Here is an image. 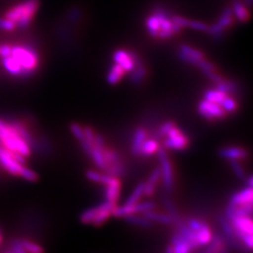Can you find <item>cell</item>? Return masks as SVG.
<instances>
[{"label":"cell","mask_w":253,"mask_h":253,"mask_svg":"<svg viewBox=\"0 0 253 253\" xmlns=\"http://www.w3.org/2000/svg\"><path fill=\"white\" fill-rule=\"evenodd\" d=\"M0 144L25 163V159L31 153L32 137L18 121L7 122L0 119Z\"/></svg>","instance_id":"cell-1"},{"label":"cell","mask_w":253,"mask_h":253,"mask_svg":"<svg viewBox=\"0 0 253 253\" xmlns=\"http://www.w3.org/2000/svg\"><path fill=\"white\" fill-rule=\"evenodd\" d=\"M188 22L179 16L171 17L163 11H157L147 19L146 27L151 36L164 40L179 33L183 27L188 26Z\"/></svg>","instance_id":"cell-2"},{"label":"cell","mask_w":253,"mask_h":253,"mask_svg":"<svg viewBox=\"0 0 253 253\" xmlns=\"http://www.w3.org/2000/svg\"><path fill=\"white\" fill-rule=\"evenodd\" d=\"M39 7V0H25L9 8L3 17L15 24L17 28H27L35 18Z\"/></svg>","instance_id":"cell-3"},{"label":"cell","mask_w":253,"mask_h":253,"mask_svg":"<svg viewBox=\"0 0 253 253\" xmlns=\"http://www.w3.org/2000/svg\"><path fill=\"white\" fill-rule=\"evenodd\" d=\"M9 54L21 65L24 76H28L29 74L36 72L37 68L39 67L40 57L33 48L28 46L12 45Z\"/></svg>","instance_id":"cell-4"},{"label":"cell","mask_w":253,"mask_h":253,"mask_svg":"<svg viewBox=\"0 0 253 253\" xmlns=\"http://www.w3.org/2000/svg\"><path fill=\"white\" fill-rule=\"evenodd\" d=\"M228 220L231 222L235 236L242 240L246 247L252 251L253 248V223L251 216H235Z\"/></svg>","instance_id":"cell-5"},{"label":"cell","mask_w":253,"mask_h":253,"mask_svg":"<svg viewBox=\"0 0 253 253\" xmlns=\"http://www.w3.org/2000/svg\"><path fill=\"white\" fill-rule=\"evenodd\" d=\"M103 157H104V167L102 171L106 172V174L116 176V177L124 174L125 166L118 152L104 147Z\"/></svg>","instance_id":"cell-6"},{"label":"cell","mask_w":253,"mask_h":253,"mask_svg":"<svg viewBox=\"0 0 253 253\" xmlns=\"http://www.w3.org/2000/svg\"><path fill=\"white\" fill-rule=\"evenodd\" d=\"M156 208V205L151 201L143 202V203H136L133 205H124L122 207H116L114 208L112 215L116 217H125L131 214L136 213H144L148 210H153Z\"/></svg>","instance_id":"cell-7"},{"label":"cell","mask_w":253,"mask_h":253,"mask_svg":"<svg viewBox=\"0 0 253 253\" xmlns=\"http://www.w3.org/2000/svg\"><path fill=\"white\" fill-rule=\"evenodd\" d=\"M157 152L161 163V176H163L164 188L167 191H171L173 185L172 164L164 148H159Z\"/></svg>","instance_id":"cell-8"},{"label":"cell","mask_w":253,"mask_h":253,"mask_svg":"<svg viewBox=\"0 0 253 253\" xmlns=\"http://www.w3.org/2000/svg\"><path fill=\"white\" fill-rule=\"evenodd\" d=\"M164 146L172 150H183L189 145V139L179 128L173 126L166 134Z\"/></svg>","instance_id":"cell-9"},{"label":"cell","mask_w":253,"mask_h":253,"mask_svg":"<svg viewBox=\"0 0 253 253\" xmlns=\"http://www.w3.org/2000/svg\"><path fill=\"white\" fill-rule=\"evenodd\" d=\"M198 111L202 117L207 118L208 120L222 118L225 116V111L219 104L207 100L200 101Z\"/></svg>","instance_id":"cell-10"},{"label":"cell","mask_w":253,"mask_h":253,"mask_svg":"<svg viewBox=\"0 0 253 253\" xmlns=\"http://www.w3.org/2000/svg\"><path fill=\"white\" fill-rule=\"evenodd\" d=\"M113 57L115 63L118 64L125 72L128 73L133 70L136 62L139 60L138 55L134 52L125 50H117Z\"/></svg>","instance_id":"cell-11"},{"label":"cell","mask_w":253,"mask_h":253,"mask_svg":"<svg viewBox=\"0 0 253 253\" xmlns=\"http://www.w3.org/2000/svg\"><path fill=\"white\" fill-rule=\"evenodd\" d=\"M116 207H117L116 203L110 202L107 200L104 203H101L100 205L98 206V212L94 217V219L92 220L91 224H93L94 226L96 227L102 225L108 219L109 217H111L112 212Z\"/></svg>","instance_id":"cell-12"},{"label":"cell","mask_w":253,"mask_h":253,"mask_svg":"<svg viewBox=\"0 0 253 253\" xmlns=\"http://www.w3.org/2000/svg\"><path fill=\"white\" fill-rule=\"evenodd\" d=\"M179 57L181 60L187 62V63L191 64V65H196L204 58V54L202 52L198 50L192 48L189 45H182L180 47V52H179Z\"/></svg>","instance_id":"cell-13"},{"label":"cell","mask_w":253,"mask_h":253,"mask_svg":"<svg viewBox=\"0 0 253 253\" xmlns=\"http://www.w3.org/2000/svg\"><path fill=\"white\" fill-rule=\"evenodd\" d=\"M218 155L220 158L226 159V160H241L245 159L248 156V152L243 149L242 147L238 146H228V147H223L218 151Z\"/></svg>","instance_id":"cell-14"},{"label":"cell","mask_w":253,"mask_h":253,"mask_svg":"<svg viewBox=\"0 0 253 253\" xmlns=\"http://www.w3.org/2000/svg\"><path fill=\"white\" fill-rule=\"evenodd\" d=\"M253 188L248 187L240 191L235 192L230 199V204L234 206H242L247 204H253Z\"/></svg>","instance_id":"cell-15"},{"label":"cell","mask_w":253,"mask_h":253,"mask_svg":"<svg viewBox=\"0 0 253 253\" xmlns=\"http://www.w3.org/2000/svg\"><path fill=\"white\" fill-rule=\"evenodd\" d=\"M105 198L107 201L117 203L120 190V182L116 176H111L108 182L105 184Z\"/></svg>","instance_id":"cell-16"},{"label":"cell","mask_w":253,"mask_h":253,"mask_svg":"<svg viewBox=\"0 0 253 253\" xmlns=\"http://www.w3.org/2000/svg\"><path fill=\"white\" fill-rule=\"evenodd\" d=\"M2 64H3L6 72L9 74L14 75V76H24L21 65L10 54H9L8 56L2 57Z\"/></svg>","instance_id":"cell-17"},{"label":"cell","mask_w":253,"mask_h":253,"mask_svg":"<svg viewBox=\"0 0 253 253\" xmlns=\"http://www.w3.org/2000/svg\"><path fill=\"white\" fill-rule=\"evenodd\" d=\"M14 250L13 252H21V253H26V252H29V253H42L43 249L40 246V245L36 244L34 242H31L29 240H21V241H17L14 244Z\"/></svg>","instance_id":"cell-18"},{"label":"cell","mask_w":253,"mask_h":253,"mask_svg":"<svg viewBox=\"0 0 253 253\" xmlns=\"http://www.w3.org/2000/svg\"><path fill=\"white\" fill-rule=\"evenodd\" d=\"M172 246L174 253H189L193 251L192 247L178 233L172 238Z\"/></svg>","instance_id":"cell-19"},{"label":"cell","mask_w":253,"mask_h":253,"mask_svg":"<svg viewBox=\"0 0 253 253\" xmlns=\"http://www.w3.org/2000/svg\"><path fill=\"white\" fill-rule=\"evenodd\" d=\"M160 178H161V169L156 168L153 172H151L150 176L148 177V180L145 183L144 194L145 196L149 197V196L153 195L155 190H156V185Z\"/></svg>","instance_id":"cell-20"},{"label":"cell","mask_w":253,"mask_h":253,"mask_svg":"<svg viewBox=\"0 0 253 253\" xmlns=\"http://www.w3.org/2000/svg\"><path fill=\"white\" fill-rule=\"evenodd\" d=\"M177 233H178L186 241H188V242L190 243V246L192 247L193 250L200 247L199 244H198V241H197V235H196V233H195L193 230H191L188 225H183V224H181L180 223V224H179V230H178Z\"/></svg>","instance_id":"cell-21"},{"label":"cell","mask_w":253,"mask_h":253,"mask_svg":"<svg viewBox=\"0 0 253 253\" xmlns=\"http://www.w3.org/2000/svg\"><path fill=\"white\" fill-rule=\"evenodd\" d=\"M145 139H146V131L145 129L143 127L136 128L133 140H132V145H131V152L134 156L140 155L141 146L145 142Z\"/></svg>","instance_id":"cell-22"},{"label":"cell","mask_w":253,"mask_h":253,"mask_svg":"<svg viewBox=\"0 0 253 253\" xmlns=\"http://www.w3.org/2000/svg\"><path fill=\"white\" fill-rule=\"evenodd\" d=\"M146 76V70L144 65L141 63V60L139 59L135 63L133 70L130 72V82L133 84H140Z\"/></svg>","instance_id":"cell-23"},{"label":"cell","mask_w":253,"mask_h":253,"mask_svg":"<svg viewBox=\"0 0 253 253\" xmlns=\"http://www.w3.org/2000/svg\"><path fill=\"white\" fill-rule=\"evenodd\" d=\"M207 246L206 252L207 253H221V252H228V250L224 249V243L223 238L219 235L216 236H212L211 240Z\"/></svg>","instance_id":"cell-24"},{"label":"cell","mask_w":253,"mask_h":253,"mask_svg":"<svg viewBox=\"0 0 253 253\" xmlns=\"http://www.w3.org/2000/svg\"><path fill=\"white\" fill-rule=\"evenodd\" d=\"M197 235V241L199 246H206L209 243V241L212 238V233L210 228L208 227V224H206L205 222L202 223V225L199 229L195 232Z\"/></svg>","instance_id":"cell-25"},{"label":"cell","mask_w":253,"mask_h":253,"mask_svg":"<svg viewBox=\"0 0 253 253\" xmlns=\"http://www.w3.org/2000/svg\"><path fill=\"white\" fill-rule=\"evenodd\" d=\"M125 73V71L118 65L115 63L110 69L107 74V82L109 84H117L121 80Z\"/></svg>","instance_id":"cell-26"},{"label":"cell","mask_w":253,"mask_h":253,"mask_svg":"<svg viewBox=\"0 0 253 253\" xmlns=\"http://www.w3.org/2000/svg\"><path fill=\"white\" fill-rule=\"evenodd\" d=\"M103 149L94 144L93 146L91 147L90 150H89V154H88V156H90L91 159L93 160L94 163L97 165L98 168H100V170H102L103 167H104Z\"/></svg>","instance_id":"cell-27"},{"label":"cell","mask_w":253,"mask_h":253,"mask_svg":"<svg viewBox=\"0 0 253 253\" xmlns=\"http://www.w3.org/2000/svg\"><path fill=\"white\" fill-rule=\"evenodd\" d=\"M144 216L147 217L151 221H157V222L163 223V224H170L172 222V218L169 215H165L163 213H158V212H155L153 210L145 211V212H144Z\"/></svg>","instance_id":"cell-28"},{"label":"cell","mask_w":253,"mask_h":253,"mask_svg":"<svg viewBox=\"0 0 253 253\" xmlns=\"http://www.w3.org/2000/svg\"><path fill=\"white\" fill-rule=\"evenodd\" d=\"M159 148H160L159 143L156 140H153V139L146 140L145 139V142L143 143V145L141 146L140 155H142L144 157L151 156V155L156 153L159 150Z\"/></svg>","instance_id":"cell-29"},{"label":"cell","mask_w":253,"mask_h":253,"mask_svg":"<svg viewBox=\"0 0 253 253\" xmlns=\"http://www.w3.org/2000/svg\"><path fill=\"white\" fill-rule=\"evenodd\" d=\"M126 222L132 225L140 227H149L151 226V220H149L147 217H140V216H134V214L128 215L125 217Z\"/></svg>","instance_id":"cell-30"},{"label":"cell","mask_w":253,"mask_h":253,"mask_svg":"<svg viewBox=\"0 0 253 253\" xmlns=\"http://www.w3.org/2000/svg\"><path fill=\"white\" fill-rule=\"evenodd\" d=\"M227 94L221 91L214 89V90H208L205 93V100L212 101L214 103L221 104V102L225 99Z\"/></svg>","instance_id":"cell-31"},{"label":"cell","mask_w":253,"mask_h":253,"mask_svg":"<svg viewBox=\"0 0 253 253\" xmlns=\"http://www.w3.org/2000/svg\"><path fill=\"white\" fill-rule=\"evenodd\" d=\"M144 187H145V182L139 183L136 186L134 190L132 191V193L126 199L125 205H133V204H136L139 201V199L142 197V195L144 194Z\"/></svg>","instance_id":"cell-32"},{"label":"cell","mask_w":253,"mask_h":253,"mask_svg":"<svg viewBox=\"0 0 253 253\" xmlns=\"http://www.w3.org/2000/svg\"><path fill=\"white\" fill-rule=\"evenodd\" d=\"M217 89L228 95L230 93H235V91L237 90V84L235 82L222 80L219 83H217Z\"/></svg>","instance_id":"cell-33"},{"label":"cell","mask_w":253,"mask_h":253,"mask_svg":"<svg viewBox=\"0 0 253 253\" xmlns=\"http://www.w3.org/2000/svg\"><path fill=\"white\" fill-rule=\"evenodd\" d=\"M85 174L89 180L97 182V183H101L104 185L108 182L111 177V175H109V174H102V173L95 172V171H87Z\"/></svg>","instance_id":"cell-34"},{"label":"cell","mask_w":253,"mask_h":253,"mask_svg":"<svg viewBox=\"0 0 253 253\" xmlns=\"http://www.w3.org/2000/svg\"><path fill=\"white\" fill-rule=\"evenodd\" d=\"M97 212H98V206L84 211L80 216V221L83 224H90L96 216Z\"/></svg>","instance_id":"cell-35"},{"label":"cell","mask_w":253,"mask_h":253,"mask_svg":"<svg viewBox=\"0 0 253 253\" xmlns=\"http://www.w3.org/2000/svg\"><path fill=\"white\" fill-rule=\"evenodd\" d=\"M163 203H164V205H165V208H167V210H168V212H169V216L171 217L172 218V221H174V222H176L177 224L179 223L180 224V220H179V217H178V215H177V211H176V209L175 208L173 207V205H172V203L169 201L168 199L163 200Z\"/></svg>","instance_id":"cell-36"},{"label":"cell","mask_w":253,"mask_h":253,"mask_svg":"<svg viewBox=\"0 0 253 253\" xmlns=\"http://www.w3.org/2000/svg\"><path fill=\"white\" fill-rule=\"evenodd\" d=\"M70 128H71V131H72L73 136H74L80 143L84 140V128H83L79 124H77V123H72Z\"/></svg>","instance_id":"cell-37"},{"label":"cell","mask_w":253,"mask_h":253,"mask_svg":"<svg viewBox=\"0 0 253 253\" xmlns=\"http://www.w3.org/2000/svg\"><path fill=\"white\" fill-rule=\"evenodd\" d=\"M235 13L236 16L240 21H246L249 19V11L246 9V7L241 5L240 3H235Z\"/></svg>","instance_id":"cell-38"},{"label":"cell","mask_w":253,"mask_h":253,"mask_svg":"<svg viewBox=\"0 0 253 253\" xmlns=\"http://www.w3.org/2000/svg\"><path fill=\"white\" fill-rule=\"evenodd\" d=\"M220 106L223 108L225 112H229V113L235 112V110H236V107H237L235 100L233 98H231V97H228V95L225 97V99L223 100V101L221 102Z\"/></svg>","instance_id":"cell-39"},{"label":"cell","mask_w":253,"mask_h":253,"mask_svg":"<svg viewBox=\"0 0 253 253\" xmlns=\"http://www.w3.org/2000/svg\"><path fill=\"white\" fill-rule=\"evenodd\" d=\"M230 165H231L232 169L234 170L235 175H236L239 179H244V170H243L242 166L238 163V162H237V161H235V160H231V161H230Z\"/></svg>","instance_id":"cell-40"},{"label":"cell","mask_w":253,"mask_h":253,"mask_svg":"<svg viewBox=\"0 0 253 253\" xmlns=\"http://www.w3.org/2000/svg\"><path fill=\"white\" fill-rule=\"evenodd\" d=\"M22 177L25 178L26 180L30 181V182H35V181L38 180V178H39V176H38V174H37L36 172H33L32 170L28 169L27 167H26L25 170H24V172H23V174H22Z\"/></svg>","instance_id":"cell-41"},{"label":"cell","mask_w":253,"mask_h":253,"mask_svg":"<svg viewBox=\"0 0 253 253\" xmlns=\"http://www.w3.org/2000/svg\"><path fill=\"white\" fill-rule=\"evenodd\" d=\"M173 126H174V123L172 122V121H167V122H165L163 126L160 127V129H159L160 135H166V134L168 133V131H169Z\"/></svg>","instance_id":"cell-42"},{"label":"cell","mask_w":253,"mask_h":253,"mask_svg":"<svg viewBox=\"0 0 253 253\" xmlns=\"http://www.w3.org/2000/svg\"><path fill=\"white\" fill-rule=\"evenodd\" d=\"M253 176L251 175L250 177H249V179H248V187H250V188H253Z\"/></svg>","instance_id":"cell-43"},{"label":"cell","mask_w":253,"mask_h":253,"mask_svg":"<svg viewBox=\"0 0 253 253\" xmlns=\"http://www.w3.org/2000/svg\"><path fill=\"white\" fill-rule=\"evenodd\" d=\"M166 253H173V249H172V245H170V246H168V248L166 249V251H165Z\"/></svg>","instance_id":"cell-44"},{"label":"cell","mask_w":253,"mask_h":253,"mask_svg":"<svg viewBox=\"0 0 253 253\" xmlns=\"http://www.w3.org/2000/svg\"><path fill=\"white\" fill-rule=\"evenodd\" d=\"M1 240H2V235H1V233H0V243H1Z\"/></svg>","instance_id":"cell-45"}]
</instances>
